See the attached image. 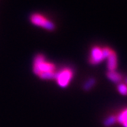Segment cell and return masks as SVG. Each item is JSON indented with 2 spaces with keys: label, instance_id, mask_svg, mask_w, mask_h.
Instances as JSON below:
<instances>
[{
  "label": "cell",
  "instance_id": "1",
  "mask_svg": "<svg viewBox=\"0 0 127 127\" xmlns=\"http://www.w3.org/2000/svg\"><path fill=\"white\" fill-rule=\"evenodd\" d=\"M55 71V66L52 63L46 61L45 57L42 54H38L34 58L33 61V73L39 76L41 74L47 72Z\"/></svg>",
  "mask_w": 127,
  "mask_h": 127
},
{
  "label": "cell",
  "instance_id": "2",
  "mask_svg": "<svg viewBox=\"0 0 127 127\" xmlns=\"http://www.w3.org/2000/svg\"><path fill=\"white\" fill-rule=\"evenodd\" d=\"M112 49L110 48H100L97 46L93 47L90 51V56L89 58V62L92 65H96L101 63L103 60L106 59L108 56L112 52Z\"/></svg>",
  "mask_w": 127,
  "mask_h": 127
},
{
  "label": "cell",
  "instance_id": "3",
  "mask_svg": "<svg viewBox=\"0 0 127 127\" xmlns=\"http://www.w3.org/2000/svg\"><path fill=\"white\" fill-rule=\"evenodd\" d=\"M29 20L32 24L35 26L41 27L48 31H53L55 29V24L48 19L44 15L40 13H33L30 15Z\"/></svg>",
  "mask_w": 127,
  "mask_h": 127
},
{
  "label": "cell",
  "instance_id": "4",
  "mask_svg": "<svg viewBox=\"0 0 127 127\" xmlns=\"http://www.w3.org/2000/svg\"><path fill=\"white\" fill-rule=\"evenodd\" d=\"M73 70L70 68H64L60 71H58V76L56 79L58 84L63 88L67 87L70 80L73 78Z\"/></svg>",
  "mask_w": 127,
  "mask_h": 127
},
{
  "label": "cell",
  "instance_id": "5",
  "mask_svg": "<svg viewBox=\"0 0 127 127\" xmlns=\"http://www.w3.org/2000/svg\"><path fill=\"white\" fill-rule=\"evenodd\" d=\"M107 59V69L108 71H114L117 67V56L116 52L113 50L111 54L108 56Z\"/></svg>",
  "mask_w": 127,
  "mask_h": 127
},
{
  "label": "cell",
  "instance_id": "6",
  "mask_svg": "<svg viewBox=\"0 0 127 127\" xmlns=\"http://www.w3.org/2000/svg\"><path fill=\"white\" fill-rule=\"evenodd\" d=\"M106 77L110 81H112L113 83L118 84H120L122 80H123L122 75L120 73H118V72L116 71V70H114V71H107Z\"/></svg>",
  "mask_w": 127,
  "mask_h": 127
},
{
  "label": "cell",
  "instance_id": "7",
  "mask_svg": "<svg viewBox=\"0 0 127 127\" xmlns=\"http://www.w3.org/2000/svg\"><path fill=\"white\" fill-rule=\"evenodd\" d=\"M117 122H119L123 127H127V109L121 111L116 116Z\"/></svg>",
  "mask_w": 127,
  "mask_h": 127
},
{
  "label": "cell",
  "instance_id": "8",
  "mask_svg": "<svg viewBox=\"0 0 127 127\" xmlns=\"http://www.w3.org/2000/svg\"><path fill=\"white\" fill-rule=\"evenodd\" d=\"M96 80L94 77H90L86 80V82L83 84V90L85 91H89V90H91L94 86L96 84Z\"/></svg>",
  "mask_w": 127,
  "mask_h": 127
},
{
  "label": "cell",
  "instance_id": "9",
  "mask_svg": "<svg viewBox=\"0 0 127 127\" xmlns=\"http://www.w3.org/2000/svg\"><path fill=\"white\" fill-rule=\"evenodd\" d=\"M58 76L57 71H52V72H47L40 74L38 77L42 80H56Z\"/></svg>",
  "mask_w": 127,
  "mask_h": 127
},
{
  "label": "cell",
  "instance_id": "10",
  "mask_svg": "<svg viewBox=\"0 0 127 127\" xmlns=\"http://www.w3.org/2000/svg\"><path fill=\"white\" fill-rule=\"evenodd\" d=\"M116 122H117L116 116L111 115V116L106 118L103 121V124L105 127H110V126H112L113 125H114Z\"/></svg>",
  "mask_w": 127,
  "mask_h": 127
},
{
  "label": "cell",
  "instance_id": "11",
  "mask_svg": "<svg viewBox=\"0 0 127 127\" xmlns=\"http://www.w3.org/2000/svg\"><path fill=\"white\" fill-rule=\"evenodd\" d=\"M117 90L119 93L123 95V96H126L127 95V85L124 84H119L117 85Z\"/></svg>",
  "mask_w": 127,
  "mask_h": 127
},
{
  "label": "cell",
  "instance_id": "12",
  "mask_svg": "<svg viewBox=\"0 0 127 127\" xmlns=\"http://www.w3.org/2000/svg\"><path fill=\"white\" fill-rule=\"evenodd\" d=\"M125 81H126V84H127V78H126V80H125Z\"/></svg>",
  "mask_w": 127,
  "mask_h": 127
}]
</instances>
